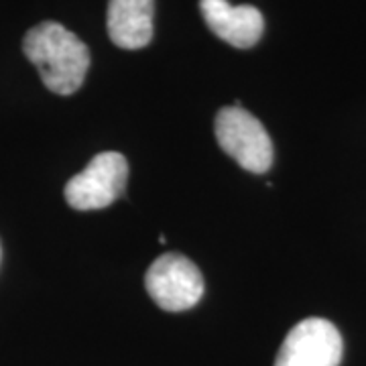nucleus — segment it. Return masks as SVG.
Masks as SVG:
<instances>
[{
	"label": "nucleus",
	"mask_w": 366,
	"mask_h": 366,
	"mask_svg": "<svg viewBox=\"0 0 366 366\" xmlns=\"http://www.w3.org/2000/svg\"><path fill=\"white\" fill-rule=\"evenodd\" d=\"M199 11L209 31L236 49H250L262 37L264 19L252 4L232 6L228 0H199Z\"/></svg>",
	"instance_id": "nucleus-6"
},
{
	"label": "nucleus",
	"mask_w": 366,
	"mask_h": 366,
	"mask_svg": "<svg viewBox=\"0 0 366 366\" xmlns=\"http://www.w3.org/2000/svg\"><path fill=\"white\" fill-rule=\"evenodd\" d=\"M129 163L117 151L98 153L66 185V202L78 212L102 209L124 194Z\"/></svg>",
	"instance_id": "nucleus-3"
},
{
	"label": "nucleus",
	"mask_w": 366,
	"mask_h": 366,
	"mask_svg": "<svg viewBox=\"0 0 366 366\" xmlns=\"http://www.w3.org/2000/svg\"><path fill=\"white\" fill-rule=\"evenodd\" d=\"M216 141L226 155L250 173H267L273 165V143L262 122L236 102L216 114Z\"/></svg>",
	"instance_id": "nucleus-2"
},
{
	"label": "nucleus",
	"mask_w": 366,
	"mask_h": 366,
	"mask_svg": "<svg viewBox=\"0 0 366 366\" xmlns=\"http://www.w3.org/2000/svg\"><path fill=\"white\" fill-rule=\"evenodd\" d=\"M155 0H110L106 26L114 45L143 49L153 39Z\"/></svg>",
	"instance_id": "nucleus-7"
},
{
	"label": "nucleus",
	"mask_w": 366,
	"mask_h": 366,
	"mask_svg": "<svg viewBox=\"0 0 366 366\" xmlns=\"http://www.w3.org/2000/svg\"><path fill=\"white\" fill-rule=\"evenodd\" d=\"M144 287L161 310L185 312L199 303L206 285L199 269L187 257L167 252L149 267Z\"/></svg>",
	"instance_id": "nucleus-4"
},
{
	"label": "nucleus",
	"mask_w": 366,
	"mask_h": 366,
	"mask_svg": "<svg viewBox=\"0 0 366 366\" xmlns=\"http://www.w3.org/2000/svg\"><path fill=\"white\" fill-rule=\"evenodd\" d=\"M0 261H2V244H0Z\"/></svg>",
	"instance_id": "nucleus-8"
},
{
	"label": "nucleus",
	"mask_w": 366,
	"mask_h": 366,
	"mask_svg": "<svg viewBox=\"0 0 366 366\" xmlns=\"http://www.w3.org/2000/svg\"><path fill=\"white\" fill-rule=\"evenodd\" d=\"M342 352L338 327L324 317H307L291 327L274 366H340Z\"/></svg>",
	"instance_id": "nucleus-5"
},
{
	"label": "nucleus",
	"mask_w": 366,
	"mask_h": 366,
	"mask_svg": "<svg viewBox=\"0 0 366 366\" xmlns=\"http://www.w3.org/2000/svg\"><path fill=\"white\" fill-rule=\"evenodd\" d=\"M23 51L37 67L47 90L59 96L78 92L90 69L88 45L55 21L33 26L23 39Z\"/></svg>",
	"instance_id": "nucleus-1"
}]
</instances>
